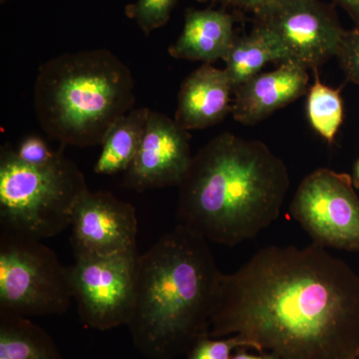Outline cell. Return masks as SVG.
Instances as JSON below:
<instances>
[{
    "instance_id": "24",
    "label": "cell",
    "mask_w": 359,
    "mask_h": 359,
    "mask_svg": "<svg viewBox=\"0 0 359 359\" xmlns=\"http://www.w3.org/2000/svg\"><path fill=\"white\" fill-rule=\"evenodd\" d=\"M231 359H283L278 354L273 353H261L259 355L245 353L244 348L238 349V353L233 354Z\"/></svg>"
},
{
    "instance_id": "28",
    "label": "cell",
    "mask_w": 359,
    "mask_h": 359,
    "mask_svg": "<svg viewBox=\"0 0 359 359\" xmlns=\"http://www.w3.org/2000/svg\"><path fill=\"white\" fill-rule=\"evenodd\" d=\"M201 1H205V0H201Z\"/></svg>"
},
{
    "instance_id": "26",
    "label": "cell",
    "mask_w": 359,
    "mask_h": 359,
    "mask_svg": "<svg viewBox=\"0 0 359 359\" xmlns=\"http://www.w3.org/2000/svg\"><path fill=\"white\" fill-rule=\"evenodd\" d=\"M353 180L354 186L359 188V159L358 160V162H356L355 166H354Z\"/></svg>"
},
{
    "instance_id": "19",
    "label": "cell",
    "mask_w": 359,
    "mask_h": 359,
    "mask_svg": "<svg viewBox=\"0 0 359 359\" xmlns=\"http://www.w3.org/2000/svg\"><path fill=\"white\" fill-rule=\"evenodd\" d=\"M177 0H137L127 7V15L137 21L146 34L166 25Z\"/></svg>"
},
{
    "instance_id": "10",
    "label": "cell",
    "mask_w": 359,
    "mask_h": 359,
    "mask_svg": "<svg viewBox=\"0 0 359 359\" xmlns=\"http://www.w3.org/2000/svg\"><path fill=\"white\" fill-rule=\"evenodd\" d=\"M71 226L75 257L137 252L138 219L135 208L109 192L85 193Z\"/></svg>"
},
{
    "instance_id": "3",
    "label": "cell",
    "mask_w": 359,
    "mask_h": 359,
    "mask_svg": "<svg viewBox=\"0 0 359 359\" xmlns=\"http://www.w3.org/2000/svg\"><path fill=\"white\" fill-rule=\"evenodd\" d=\"M219 275L208 241L181 224L138 255L127 325L137 351L175 359L209 335Z\"/></svg>"
},
{
    "instance_id": "6",
    "label": "cell",
    "mask_w": 359,
    "mask_h": 359,
    "mask_svg": "<svg viewBox=\"0 0 359 359\" xmlns=\"http://www.w3.org/2000/svg\"><path fill=\"white\" fill-rule=\"evenodd\" d=\"M73 299L69 271L41 241L1 228L0 313L62 314Z\"/></svg>"
},
{
    "instance_id": "20",
    "label": "cell",
    "mask_w": 359,
    "mask_h": 359,
    "mask_svg": "<svg viewBox=\"0 0 359 359\" xmlns=\"http://www.w3.org/2000/svg\"><path fill=\"white\" fill-rule=\"evenodd\" d=\"M240 348L255 349V346L240 335H231L228 339H212L205 335L191 347L187 359H231V353Z\"/></svg>"
},
{
    "instance_id": "15",
    "label": "cell",
    "mask_w": 359,
    "mask_h": 359,
    "mask_svg": "<svg viewBox=\"0 0 359 359\" xmlns=\"http://www.w3.org/2000/svg\"><path fill=\"white\" fill-rule=\"evenodd\" d=\"M233 92L261 73L264 66L273 61L285 62L282 45L268 28L259 25L250 34L236 37L223 58Z\"/></svg>"
},
{
    "instance_id": "21",
    "label": "cell",
    "mask_w": 359,
    "mask_h": 359,
    "mask_svg": "<svg viewBox=\"0 0 359 359\" xmlns=\"http://www.w3.org/2000/svg\"><path fill=\"white\" fill-rule=\"evenodd\" d=\"M337 56L348 80L359 85V25L344 32Z\"/></svg>"
},
{
    "instance_id": "12",
    "label": "cell",
    "mask_w": 359,
    "mask_h": 359,
    "mask_svg": "<svg viewBox=\"0 0 359 359\" xmlns=\"http://www.w3.org/2000/svg\"><path fill=\"white\" fill-rule=\"evenodd\" d=\"M309 80L308 68L292 61L282 62L271 72L259 73L235 90L233 118L245 125L263 121L304 95Z\"/></svg>"
},
{
    "instance_id": "27",
    "label": "cell",
    "mask_w": 359,
    "mask_h": 359,
    "mask_svg": "<svg viewBox=\"0 0 359 359\" xmlns=\"http://www.w3.org/2000/svg\"><path fill=\"white\" fill-rule=\"evenodd\" d=\"M339 359H359V353L347 354V355L342 356Z\"/></svg>"
},
{
    "instance_id": "11",
    "label": "cell",
    "mask_w": 359,
    "mask_h": 359,
    "mask_svg": "<svg viewBox=\"0 0 359 359\" xmlns=\"http://www.w3.org/2000/svg\"><path fill=\"white\" fill-rule=\"evenodd\" d=\"M190 138L175 120L151 111L140 147L123 186L143 192L180 186L192 164Z\"/></svg>"
},
{
    "instance_id": "22",
    "label": "cell",
    "mask_w": 359,
    "mask_h": 359,
    "mask_svg": "<svg viewBox=\"0 0 359 359\" xmlns=\"http://www.w3.org/2000/svg\"><path fill=\"white\" fill-rule=\"evenodd\" d=\"M61 152L62 151L53 152L39 137L32 136L21 142L15 154L25 164L42 167L53 162Z\"/></svg>"
},
{
    "instance_id": "7",
    "label": "cell",
    "mask_w": 359,
    "mask_h": 359,
    "mask_svg": "<svg viewBox=\"0 0 359 359\" xmlns=\"http://www.w3.org/2000/svg\"><path fill=\"white\" fill-rule=\"evenodd\" d=\"M349 175L325 168L302 180L290 212L323 247L359 252V198Z\"/></svg>"
},
{
    "instance_id": "17",
    "label": "cell",
    "mask_w": 359,
    "mask_h": 359,
    "mask_svg": "<svg viewBox=\"0 0 359 359\" xmlns=\"http://www.w3.org/2000/svg\"><path fill=\"white\" fill-rule=\"evenodd\" d=\"M0 359H62L48 332L25 316L0 313Z\"/></svg>"
},
{
    "instance_id": "1",
    "label": "cell",
    "mask_w": 359,
    "mask_h": 359,
    "mask_svg": "<svg viewBox=\"0 0 359 359\" xmlns=\"http://www.w3.org/2000/svg\"><path fill=\"white\" fill-rule=\"evenodd\" d=\"M240 335L283 359L359 353V276L323 245H269L221 273L209 337Z\"/></svg>"
},
{
    "instance_id": "25",
    "label": "cell",
    "mask_w": 359,
    "mask_h": 359,
    "mask_svg": "<svg viewBox=\"0 0 359 359\" xmlns=\"http://www.w3.org/2000/svg\"><path fill=\"white\" fill-rule=\"evenodd\" d=\"M337 1L348 11L356 25H359V0H337Z\"/></svg>"
},
{
    "instance_id": "5",
    "label": "cell",
    "mask_w": 359,
    "mask_h": 359,
    "mask_svg": "<svg viewBox=\"0 0 359 359\" xmlns=\"http://www.w3.org/2000/svg\"><path fill=\"white\" fill-rule=\"evenodd\" d=\"M86 180L61 152L46 166L34 167L4 148L0 156L1 228L36 240L55 237L71 226Z\"/></svg>"
},
{
    "instance_id": "23",
    "label": "cell",
    "mask_w": 359,
    "mask_h": 359,
    "mask_svg": "<svg viewBox=\"0 0 359 359\" xmlns=\"http://www.w3.org/2000/svg\"><path fill=\"white\" fill-rule=\"evenodd\" d=\"M228 6L237 7V8L248 9L255 13H259L276 0H219Z\"/></svg>"
},
{
    "instance_id": "2",
    "label": "cell",
    "mask_w": 359,
    "mask_h": 359,
    "mask_svg": "<svg viewBox=\"0 0 359 359\" xmlns=\"http://www.w3.org/2000/svg\"><path fill=\"white\" fill-rule=\"evenodd\" d=\"M179 187V224L208 242L233 247L278 219L290 177L263 142L224 133L194 156Z\"/></svg>"
},
{
    "instance_id": "9",
    "label": "cell",
    "mask_w": 359,
    "mask_h": 359,
    "mask_svg": "<svg viewBox=\"0 0 359 359\" xmlns=\"http://www.w3.org/2000/svg\"><path fill=\"white\" fill-rule=\"evenodd\" d=\"M257 15L280 41L285 61L314 70L337 55L344 30L318 0H276Z\"/></svg>"
},
{
    "instance_id": "18",
    "label": "cell",
    "mask_w": 359,
    "mask_h": 359,
    "mask_svg": "<svg viewBox=\"0 0 359 359\" xmlns=\"http://www.w3.org/2000/svg\"><path fill=\"white\" fill-rule=\"evenodd\" d=\"M314 69V83L309 90L308 115L313 128L332 143L344 119V104L340 89H334L320 82Z\"/></svg>"
},
{
    "instance_id": "16",
    "label": "cell",
    "mask_w": 359,
    "mask_h": 359,
    "mask_svg": "<svg viewBox=\"0 0 359 359\" xmlns=\"http://www.w3.org/2000/svg\"><path fill=\"white\" fill-rule=\"evenodd\" d=\"M150 113L145 107L132 109L111 125L94 167L96 174L114 175L128 170L140 147Z\"/></svg>"
},
{
    "instance_id": "8",
    "label": "cell",
    "mask_w": 359,
    "mask_h": 359,
    "mask_svg": "<svg viewBox=\"0 0 359 359\" xmlns=\"http://www.w3.org/2000/svg\"><path fill=\"white\" fill-rule=\"evenodd\" d=\"M137 252L111 257H75L68 268L80 318L93 330L128 325L134 304Z\"/></svg>"
},
{
    "instance_id": "13",
    "label": "cell",
    "mask_w": 359,
    "mask_h": 359,
    "mask_svg": "<svg viewBox=\"0 0 359 359\" xmlns=\"http://www.w3.org/2000/svg\"><path fill=\"white\" fill-rule=\"evenodd\" d=\"M231 92L226 71L205 63L182 84L175 121L186 131L218 124L233 109Z\"/></svg>"
},
{
    "instance_id": "14",
    "label": "cell",
    "mask_w": 359,
    "mask_h": 359,
    "mask_svg": "<svg viewBox=\"0 0 359 359\" xmlns=\"http://www.w3.org/2000/svg\"><path fill=\"white\" fill-rule=\"evenodd\" d=\"M230 14L212 9H189L178 40L169 48L172 57L212 65L224 57L235 41Z\"/></svg>"
},
{
    "instance_id": "4",
    "label": "cell",
    "mask_w": 359,
    "mask_h": 359,
    "mask_svg": "<svg viewBox=\"0 0 359 359\" xmlns=\"http://www.w3.org/2000/svg\"><path fill=\"white\" fill-rule=\"evenodd\" d=\"M135 102L131 71L105 49L67 53L39 68L34 109L42 129L63 146L102 144Z\"/></svg>"
}]
</instances>
